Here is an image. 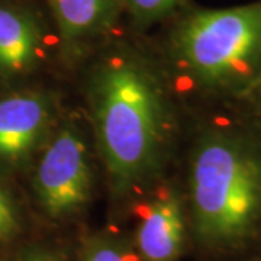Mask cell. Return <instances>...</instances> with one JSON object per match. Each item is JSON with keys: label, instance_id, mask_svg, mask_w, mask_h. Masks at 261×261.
Returning a JSON list of instances; mask_svg holds the SVG:
<instances>
[{"label": "cell", "instance_id": "6da1fadb", "mask_svg": "<svg viewBox=\"0 0 261 261\" xmlns=\"http://www.w3.org/2000/svg\"><path fill=\"white\" fill-rule=\"evenodd\" d=\"M93 140L112 196L126 200L159 177L174 135V113L157 68L137 53L103 56L87 77Z\"/></svg>", "mask_w": 261, "mask_h": 261}, {"label": "cell", "instance_id": "7a4b0ae2", "mask_svg": "<svg viewBox=\"0 0 261 261\" xmlns=\"http://www.w3.org/2000/svg\"><path fill=\"white\" fill-rule=\"evenodd\" d=\"M186 209L207 251L251 243L261 231V135L235 126L203 130L189 157Z\"/></svg>", "mask_w": 261, "mask_h": 261}, {"label": "cell", "instance_id": "3957f363", "mask_svg": "<svg viewBox=\"0 0 261 261\" xmlns=\"http://www.w3.org/2000/svg\"><path fill=\"white\" fill-rule=\"evenodd\" d=\"M170 53L196 89L247 96L261 82V0L189 13L171 34Z\"/></svg>", "mask_w": 261, "mask_h": 261}, {"label": "cell", "instance_id": "277c9868", "mask_svg": "<svg viewBox=\"0 0 261 261\" xmlns=\"http://www.w3.org/2000/svg\"><path fill=\"white\" fill-rule=\"evenodd\" d=\"M93 186V164L86 135L75 122H63L44 144L35 168L38 203L51 219L67 221L90 203Z\"/></svg>", "mask_w": 261, "mask_h": 261}, {"label": "cell", "instance_id": "5b68a950", "mask_svg": "<svg viewBox=\"0 0 261 261\" xmlns=\"http://www.w3.org/2000/svg\"><path fill=\"white\" fill-rule=\"evenodd\" d=\"M56 105L44 93L25 92L0 97V163L18 166L53 134Z\"/></svg>", "mask_w": 261, "mask_h": 261}, {"label": "cell", "instance_id": "8992f818", "mask_svg": "<svg viewBox=\"0 0 261 261\" xmlns=\"http://www.w3.org/2000/svg\"><path fill=\"white\" fill-rule=\"evenodd\" d=\"M45 28L34 10L0 0V82L31 74L45 57Z\"/></svg>", "mask_w": 261, "mask_h": 261}, {"label": "cell", "instance_id": "52a82bcc", "mask_svg": "<svg viewBox=\"0 0 261 261\" xmlns=\"http://www.w3.org/2000/svg\"><path fill=\"white\" fill-rule=\"evenodd\" d=\"M187 209L174 190L149 202L135 231V250L141 261H177L185 251Z\"/></svg>", "mask_w": 261, "mask_h": 261}, {"label": "cell", "instance_id": "ba28073f", "mask_svg": "<svg viewBox=\"0 0 261 261\" xmlns=\"http://www.w3.org/2000/svg\"><path fill=\"white\" fill-rule=\"evenodd\" d=\"M64 54L71 58L112 28L123 0H45Z\"/></svg>", "mask_w": 261, "mask_h": 261}, {"label": "cell", "instance_id": "9c48e42d", "mask_svg": "<svg viewBox=\"0 0 261 261\" xmlns=\"http://www.w3.org/2000/svg\"><path fill=\"white\" fill-rule=\"evenodd\" d=\"M79 261H135V257L119 238L99 232L84 240Z\"/></svg>", "mask_w": 261, "mask_h": 261}, {"label": "cell", "instance_id": "30bf717a", "mask_svg": "<svg viewBox=\"0 0 261 261\" xmlns=\"http://www.w3.org/2000/svg\"><path fill=\"white\" fill-rule=\"evenodd\" d=\"M183 2L185 0H123L130 19L140 28H147L170 16Z\"/></svg>", "mask_w": 261, "mask_h": 261}, {"label": "cell", "instance_id": "8fae6325", "mask_svg": "<svg viewBox=\"0 0 261 261\" xmlns=\"http://www.w3.org/2000/svg\"><path fill=\"white\" fill-rule=\"evenodd\" d=\"M19 232V218L8 193L0 187V244Z\"/></svg>", "mask_w": 261, "mask_h": 261}, {"label": "cell", "instance_id": "7c38bea8", "mask_svg": "<svg viewBox=\"0 0 261 261\" xmlns=\"http://www.w3.org/2000/svg\"><path fill=\"white\" fill-rule=\"evenodd\" d=\"M20 261H63L58 255L49 251H37L27 255L23 260Z\"/></svg>", "mask_w": 261, "mask_h": 261}, {"label": "cell", "instance_id": "4fadbf2b", "mask_svg": "<svg viewBox=\"0 0 261 261\" xmlns=\"http://www.w3.org/2000/svg\"><path fill=\"white\" fill-rule=\"evenodd\" d=\"M247 96H251L252 99H254V105H255V109H257V112L260 113L261 116V82L254 89H252L250 93L247 94Z\"/></svg>", "mask_w": 261, "mask_h": 261}, {"label": "cell", "instance_id": "5bb4252c", "mask_svg": "<svg viewBox=\"0 0 261 261\" xmlns=\"http://www.w3.org/2000/svg\"><path fill=\"white\" fill-rule=\"evenodd\" d=\"M254 261H261V260H254Z\"/></svg>", "mask_w": 261, "mask_h": 261}]
</instances>
